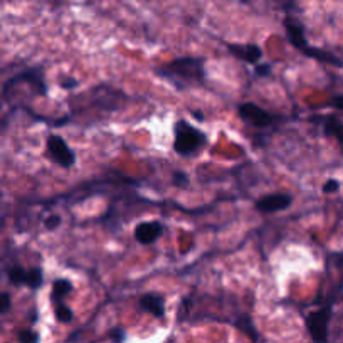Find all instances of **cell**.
<instances>
[{
    "label": "cell",
    "instance_id": "obj_25",
    "mask_svg": "<svg viewBox=\"0 0 343 343\" xmlns=\"http://www.w3.org/2000/svg\"><path fill=\"white\" fill-rule=\"evenodd\" d=\"M61 86L64 89H74L77 86V79H74V77H64L61 81Z\"/></svg>",
    "mask_w": 343,
    "mask_h": 343
},
{
    "label": "cell",
    "instance_id": "obj_11",
    "mask_svg": "<svg viewBox=\"0 0 343 343\" xmlns=\"http://www.w3.org/2000/svg\"><path fill=\"white\" fill-rule=\"evenodd\" d=\"M71 291H73V283H71L69 279H64V278L56 279V281H54V285H52L51 301L54 305L61 303V299H64Z\"/></svg>",
    "mask_w": 343,
    "mask_h": 343
},
{
    "label": "cell",
    "instance_id": "obj_3",
    "mask_svg": "<svg viewBox=\"0 0 343 343\" xmlns=\"http://www.w3.org/2000/svg\"><path fill=\"white\" fill-rule=\"evenodd\" d=\"M330 316H332V308L330 306L313 311L306 316V328H308L315 343H327Z\"/></svg>",
    "mask_w": 343,
    "mask_h": 343
},
{
    "label": "cell",
    "instance_id": "obj_6",
    "mask_svg": "<svg viewBox=\"0 0 343 343\" xmlns=\"http://www.w3.org/2000/svg\"><path fill=\"white\" fill-rule=\"evenodd\" d=\"M293 204V197L290 194H269L261 197L256 202V209L264 214H274L281 210L290 209Z\"/></svg>",
    "mask_w": 343,
    "mask_h": 343
},
{
    "label": "cell",
    "instance_id": "obj_19",
    "mask_svg": "<svg viewBox=\"0 0 343 343\" xmlns=\"http://www.w3.org/2000/svg\"><path fill=\"white\" fill-rule=\"evenodd\" d=\"M19 341L21 343H39V335L32 332V330H24L19 333Z\"/></svg>",
    "mask_w": 343,
    "mask_h": 343
},
{
    "label": "cell",
    "instance_id": "obj_16",
    "mask_svg": "<svg viewBox=\"0 0 343 343\" xmlns=\"http://www.w3.org/2000/svg\"><path fill=\"white\" fill-rule=\"evenodd\" d=\"M54 313H56L57 321H61V323H71V321H73L74 313H73V310L69 308V306H66L64 303H56Z\"/></svg>",
    "mask_w": 343,
    "mask_h": 343
},
{
    "label": "cell",
    "instance_id": "obj_7",
    "mask_svg": "<svg viewBox=\"0 0 343 343\" xmlns=\"http://www.w3.org/2000/svg\"><path fill=\"white\" fill-rule=\"evenodd\" d=\"M162 234H164V224L158 220H148V222H140L135 227V239L140 244H153L156 243Z\"/></svg>",
    "mask_w": 343,
    "mask_h": 343
},
{
    "label": "cell",
    "instance_id": "obj_10",
    "mask_svg": "<svg viewBox=\"0 0 343 343\" xmlns=\"http://www.w3.org/2000/svg\"><path fill=\"white\" fill-rule=\"evenodd\" d=\"M285 27H286L288 39H290L293 47H296L298 51L303 52L306 47H308V42H306V37H305L303 26H299V24L296 21H293V19H286L285 21Z\"/></svg>",
    "mask_w": 343,
    "mask_h": 343
},
{
    "label": "cell",
    "instance_id": "obj_18",
    "mask_svg": "<svg viewBox=\"0 0 343 343\" xmlns=\"http://www.w3.org/2000/svg\"><path fill=\"white\" fill-rule=\"evenodd\" d=\"M172 182H173L175 187H187V185H189V177H187V173H185V172L175 170V172H173V175H172Z\"/></svg>",
    "mask_w": 343,
    "mask_h": 343
},
{
    "label": "cell",
    "instance_id": "obj_27",
    "mask_svg": "<svg viewBox=\"0 0 343 343\" xmlns=\"http://www.w3.org/2000/svg\"><path fill=\"white\" fill-rule=\"evenodd\" d=\"M190 113L194 114L195 119H198V122H204V119H206V118H204V113L202 111H190Z\"/></svg>",
    "mask_w": 343,
    "mask_h": 343
},
{
    "label": "cell",
    "instance_id": "obj_15",
    "mask_svg": "<svg viewBox=\"0 0 343 343\" xmlns=\"http://www.w3.org/2000/svg\"><path fill=\"white\" fill-rule=\"evenodd\" d=\"M42 279H44V274H42L41 268H32L27 271L26 276V285L31 288V290H37L42 286Z\"/></svg>",
    "mask_w": 343,
    "mask_h": 343
},
{
    "label": "cell",
    "instance_id": "obj_21",
    "mask_svg": "<svg viewBox=\"0 0 343 343\" xmlns=\"http://www.w3.org/2000/svg\"><path fill=\"white\" fill-rule=\"evenodd\" d=\"M338 189H340V182H338V180H335V178L327 180V182H325V185H323V192H325V194H333V192H336Z\"/></svg>",
    "mask_w": 343,
    "mask_h": 343
},
{
    "label": "cell",
    "instance_id": "obj_12",
    "mask_svg": "<svg viewBox=\"0 0 343 343\" xmlns=\"http://www.w3.org/2000/svg\"><path fill=\"white\" fill-rule=\"evenodd\" d=\"M303 54H305V56H308V57L316 59V61H321V63L336 66V68H341V66H343V63L340 61L338 57H335L333 54H330L327 51H321V49H315V47H310V46L303 51Z\"/></svg>",
    "mask_w": 343,
    "mask_h": 343
},
{
    "label": "cell",
    "instance_id": "obj_8",
    "mask_svg": "<svg viewBox=\"0 0 343 343\" xmlns=\"http://www.w3.org/2000/svg\"><path fill=\"white\" fill-rule=\"evenodd\" d=\"M227 49L248 64H257L263 59V49L257 44H229Z\"/></svg>",
    "mask_w": 343,
    "mask_h": 343
},
{
    "label": "cell",
    "instance_id": "obj_9",
    "mask_svg": "<svg viewBox=\"0 0 343 343\" xmlns=\"http://www.w3.org/2000/svg\"><path fill=\"white\" fill-rule=\"evenodd\" d=\"M142 310L148 311L155 318H164L165 315V299L158 293H147L140 298Z\"/></svg>",
    "mask_w": 343,
    "mask_h": 343
},
{
    "label": "cell",
    "instance_id": "obj_26",
    "mask_svg": "<svg viewBox=\"0 0 343 343\" xmlns=\"http://www.w3.org/2000/svg\"><path fill=\"white\" fill-rule=\"evenodd\" d=\"M332 105L336 108V110H341L343 111V94L335 96V98L332 99Z\"/></svg>",
    "mask_w": 343,
    "mask_h": 343
},
{
    "label": "cell",
    "instance_id": "obj_22",
    "mask_svg": "<svg viewBox=\"0 0 343 343\" xmlns=\"http://www.w3.org/2000/svg\"><path fill=\"white\" fill-rule=\"evenodd\" d=\"M110 338H111L114 343H123V341L126 340L125 330H122V328H114V330H111V332H110Z\"/></svg>",
    "mask_w": 343,
    "mask_h": 343
},
{
    "label": "cell",
    "instance_id": "obj_2",
    "mask_svg": "<svg viewBox=\"0 0 343 343\" xmlns=\"http://www.w3.org/2000/svg\"><path fill=\"white\" fill-rule=\"evenodd\" d=\"M207 136L198 131L185 119L175 123V140H173V150L180 156H194L206 147Z\"/></svg>",
    "mask_w": 343,
    "mask_h": 343
},
{
    "label": "cell",
    "instance_id": "obj_1",
    "mask_svg": "<svg viewBox=\"0 0 343 343\" xmlns=\"http://www.w3.org/2000/svg\"><path fill=\"white\" fill-rule=\"evenodd\" d=\"M156 74L178 89L194 88L204 83L206 69L202 57H178L156 69Z\"/></svg>",
    "mask_w": 343,
    "mask_h": 343
},
{
    "label": "cell",
    "instance_id": "obj_14",
    "mask_svg": "<svg viewBox=\"0 0 343 343\" xmlns=\"http://www.w3.org/2000/svg\"><path fill=\"white\" fill-rule=\"evenodd\" d=\"M236 328L240 330L244 335H248L254 343L257 341V332L254 328V323H252V320H251V316H248V315L239 316L237 321H236Z\"/></svg>",
    "mask_w": 343,
    "mask_h": 343
},
{
    "label": "cell",
    "instance_id": "obj_13",
    "mask_svg": "<svg viewBox=\"0 0 343 343\" xmlns=\"http://www.w3.org/2000/svg\"><path fill=\"white\" fill-rule=\"evenodd\" d=\"M325 133L328 136H335L343 145V123L336 116H328L325 122Z\"/></svg>",
    "mask_w": 343,
    "mask_h": 343
},
{
    "label": "cell",
    "instance_id": "obj_17",
    "mask_svg": "<svg viewBox=\"0 0 343 343\" xmlns=\"http://www.w3.org/2000/svg\"><path fill=\"white\" fill-rule=\"evenodd\" d=\"M26 276H27V271L22 269L21 266H14L9 269V279L10 283H14L15 286L26 285Z\"/></svg>",
    "mask_w": 343,
    "mask_h": 343
},
{
    "label": "cell",
    "instance_id": "obj_4",
    "mask_svg": "<svg viewBox=\"0 0 343 343\" xmlns=\"http://www.w3.org/2000/svg\"><path fill=\"white\" fill-rule=\"evenodd\" d=\"M47 152H49L52 162H56L63 168H71L76 164V153L59 135H51L47 138Z\"/></svg>",
    "mask_w": 343,
    "mask_h": 343
},
{
    "label": "cell",
    "instance_id": "obj_5",
    "mask_svg": "<svg viewBox=\"0 0 343 343\" xmlns=\"http://www.w3.org/2000/svg\"><path fill=\"white\" fill-rule=\"evenodd\" d=\"M239 116L243 118V122L249 123L256 128H264L273 123V114L268 113L266 110H263L261 106H257L254 103H243L237 108Z\"/></svg>",
    "mask_w": 343,
    "mask_h": 343
},
{
    "label": "cell",
    "instance_id": "obj_24",
    "mask_svg": "<svg viewBox=\"0 0 343 343\" xmlns=\"http://www.w3.org/2000/svg\"><path fill=\"white\" fill-rule=\"evenodd\" d=\"M10 308V296L7 293H0V315Z\"/></svg>",
    "mask_w": 343,
    "mask_h": 343
},
{
    "label": "cell",
    "instance_id": "obj_23",
    "mask_svg": "<svg viewBox=\"0 0 343 343\" xmlns=\"http://www.w3.org/2000/svg\"><path fill=\"white\" fill-rule=\"evenodd\" d=\"M254 73L261 77H266L271 74V64L269 63H264V64H256L254 66Z\"/></svg>",
    "mask_w": 343,
    "mask_h": 343
},
{
    "label": "cell",
    "instance_id": "obj_20",
    "mask_svg": "<svg viewBox=\"0 0 343 343\" xmlns=\"http://www.w3.org/2000/svg\"><path fill=\"white\" fill-rule=\"evenodd\" d=\"M61 224H63V219H61V215H57V214H51L49 217L44 220V226L47 231H56Z\"/></svg>",
    "mask_w": 343,
    "mask_h": 343
}]
</instances>
